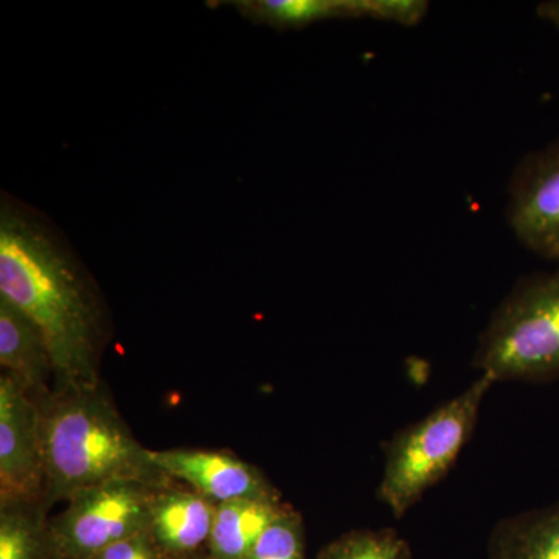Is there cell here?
I'll return each instance as SVG.
<instances>
[{
  "instance_id": "cell-10",
  "label": "cell",
  "mask_w": 559,
  "mask_h": 559,
  "mask_svg": "<svg viewBox=\"0 0 559 559\" xmlns=\"http://www.w3.org/2000/svg\"><path fill=\"white\" fill-rule=\"evenodd\" d=\"M0 367L33 401L43 400L53 390V359L43 331L3 296H0Z\"/></svg>"
},
{
  "instance_id": "cell-9",
  "label": "cell",
  "mask_w": 559,
  "mask_h": 559,
  "mask_svg": "<svg viewBox=\"0 0 559 559\" xmlns=\"http://www.w3.org/2000/svg\"><path fill=\"white\" fill-rule=\"evenodd\" d=\"M216 507L193 489L167 487L154 499L148 533L165 554L187 559L207 550Z\"/></svg>"
},
{
  "instance_id": "cell-6",
  "label": "cell",
  "mask_w": 559,
  "mask_h": 559,
  "mask_svg": "<svg viewBox=\"0 0 559 559\" xmlns=\"http://www.w3.org/2000/svg\"><path fill=\"white\" fill-rule=\"evenodd\" d=\"M507 197V223L514 238L559 266V139L518 162Z\"/></svg>"
},
{
  "instance_id": "cell-12",
  "label": "cell",
  "mask_w": 559,
  "mask_h": 559,
  "mask_svg": "<svg viewBox=\"0 0 559 559\" xmlns=\"http://www.w3.org/2000/svg\"><path fill=\"white\" fill-rule=\"evenodd\" d=\"M488 559H559V502L500 520L489 535Z\"/></svg>"
},
{
  "instance_id": "cell-2",
  "label": "cell",
  "mask_w": 559,
  "mask_h": 559,
  "mask_svg": "<svg viewBox=\"0 0 559 559\" xmlns=\"http://www.w3.org/2000/svg\"><path fill=\"white\" fill-rule=\"evenodd\" d=\"M40 418L46 507L114 480L171 481L121 418L102 382L53 388L35 401Z\"/></svg>"
},
{
  "instance_id": "cell-1",
  "label": "cell",
  "mask_w": 559,
  "mask_h": 559,
  "mask_svg": "<svg viewBox=\"0 0 559 559\" xmlns=\"http://www.w3.org/2000/svg\"><path fill=\"white\" fill-rule=\"evenodd\" d=\"M0 296L43 331L53 388L102 382L105 310L94 282L49 221L11 200L0 209Z\"/></svg>"
},
{
  "instance_id": "cell-18",
  "label": "cell",
  "mask_w": 559,
  "mask_h": 559,
  "mask_svg": "<svg viewBox=\"0 0 559 559\" xmlns=\"http://www.w3.org/2000/svg\"><path fill=\"white\" fill-rule=\"evenodd\" d=\"M539 20L549 22L559 32V0H546L536 7Z\"/></svg>"
},
{
  "instance_id": "cell-19",
  "label": "cell",
  "mask_w": 559,
  "mask_h": 559,
  "mask_svg": "<svg viewBox=\"0 0 559 559\" xmlns=\"http://www.w3.org/2000/svg\"><path fill=\"white\" fill-rule=\"evenodd\" d=\"M187 559H210V557L207 554H201V555H197V557H191V558H187Z\"/></svg>"
},
{
  "instance_id": "cell-11",
  "label": "cell",
  "mask_w": 559,
  "mask_h": 559,
  "mask_svg": "<svg viewBox=\"0 0 559 559\" xmlns=\"http://www.w3.org/2000/svg\"><path fill=\"white\" fill-rule=\"evenodd\" d=\"M289 509L282 495L218 503L207 546L210 559H249L263 533Z\"/></svg>"
},
{
  "instance_id": "cell-4",
  "label": "cell",
  "mask_w": 559,
  "mask_h": 559,
  "mask_svg": "<svg viewBox=\"0 0 559 559\" xmlns=\"http://www.w3.org/2000/svg\"><path fill=\"white\" fill-rule=\"evenodd\" d=\"M495 381L480 374L468 389L382 441L378 499L401 520L448 476L473 439L481 403Z\"/></svg>"
},
{
  "instance_id": "cell-5",
  "label": "cell",
  "mask_w": 559,
  "mask_h": 559,
  "mask_svg": "<svg viewBox=\"0 0 559 559\" xmlns=\"http://www.w3.org/2000/svg\"><path fill=\"white\" fill-rule=\"evenodd\" d=\"M170 481L114 480L68 500L49 528L55 559H90L114 544L146 532L151 509Z\"/></svg>"
},
{
  "instance_id": "cell-7",
  "label": "cell",
  "mask_w": 559,
  "mask_h": 559,
  "mask_svg": "<svg viewBox=\"0 0 559 559\" xmlns=\"http://www.w3.org/2000/svg\"><path fill=\"white\" fill-rule=\"evenodd\" d=\"M0 502L46 503L38 404L0 374Z\"/></svg>"
},
{
  "instance_id": "cell-3",
  "label": "cell",
  "mask_w": 559,
  "mask_h": 559,
  "mask_svg": "<svg viewBox=\"0 0 559 559\" xmlns=\"http://www.w3.org/2000/svg\"><path fill=\"white\" fill-rule=\"evenodd\" d=\"M473 366L495 382L559 380V266L518 280L481 330Z\"/></svg>"
},
{
  "instance_id": "cell-14",
  "label": "cell",
  "mask_w": 559,
  "mask_h": 559,
  "mask_svg": "<svg viewBox=\"0 0 559 559\" xmlns=\"http://www.w3.org/2000/svg\"><path fill=\"white\" fill-rule=\"evenodd\" d=\"M253 11L277 27L300 28L337 17L370 20V0H263Z\"/></svg>"
},
{
  "instance_id": "cell-17",
  "label": "cell",
  "mask_w": 559,
  "mask_h": 559,
  "mask_svg": "<svg viewBox=\"0 0 559 559\" xmlns=\"http://www.w3.org/2000/svg\"><path fill=\"white\" fill-rule=\"evenodd\" d=\"M90 559H175L157 546L148 530L114 544Z\"/></svg>"
},
{
  "instance_id": "cell-15",
  "label": "cell",
  "mask_w": 559,
  "mask_h": 559,
  "mask_svg": "<svg viewBox=\"0 0 559 559\" xmlns=\"http://www.w3.org/2000/svg\"><path fill=\"white\" fill-rule=\"evenodd\" d=\"M318 559H412V547L395 528L349 530L325 544Z\"/></svg>"
},
{
  "instance_id": "cell-16",
  "label": "cell",
  "mask_w": 559,
  "mask_h": 559,
  "mask_svg": "<svg viewBox=\"0 0 559 559\" xmlns=\"http://www.w3.org/2000/svg\"><path fill=\"white\" fill-rule=\"evenodd\" d=\"M249 559H305V527L299 511L290 507L270 525Z\"/></svg>"
},
{
  "instance_id": "cell-13",
  "label": "cell",
  "mask_w": 559,
  "mask_h": 559,
  "mask_svg": "<svg viewBox=\"0 0 559 559\" xmlns=\"http://www.w3.org/2000/svg\"><path fill=\"white\" fill-rule=\"evenodd\" d=\"M44 502H0V559H55Z\"/></svg>"
},
{
  "instance_id": "cell-8",
  "label": "cell",
  "mask_w": 559,
  "mask_h": 559,
  "mask_svg": "<svg viewBox=\"0 0 559 559\" xmlns=\"http://www.w3.org/2000/svg\"><path fill=\"white\" fill-rule=\"evenodd\" d=\"M150 459L171 480H182L215 503L280 495L257 466L231 452L150 450Z\"/></svg>"
}]
</instances>
